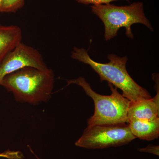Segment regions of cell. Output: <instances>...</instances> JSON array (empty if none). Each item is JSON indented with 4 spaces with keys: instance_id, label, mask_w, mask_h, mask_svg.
Listing matches in <instances>:
<instances>
[{
    "instance_id": "4",
    "label": "cell",
    "mask_w": 159,
    "mask_h": 159,
    "mask_svg": "<svg viewBox=\"0 0 159 159\" xmlns=\"http://www.w3.org/2000/svg\"><path fill=\"white\" fill-rule=\"evenodd\" d=\"M92 11L104 24L106 41L116 37L122 28L125 29V35L133 39L131 26L135 24L145 25L151 31L154 29L145 16L142 2H135L125 6H117L110 3L91 6Z\"/></svg>"
},
{
    "instance_id": "5",
    "label": "cell",
    "mask_w": 159,
    "mask_h": 159,
    "mask_svg": "<svg viewBox=\"0 0 159 159\" xmlns=\"http://www.w3.org/2000/svg\"><path fill=\"white\" fill-rule=\"evenodd\" d=\"M136 139L127 123L96 125L88 126L75 145L87 149H103L126 145Z\"/></svg>"
},
{
    "instance_id": "9",
    "label": "cell",
    "mask_w": 159,
    "mask_h": 159,
    "mask_svg": "<svg viewBox=\"0 0 159 159\" xmlns=\"http://www.w3.org/2000/svg\"><path fill=\"white\" fill-rule=\"evenodd\" d=\"M127 123L136 139L152 141L159 138V117L152 120L131 119Z\"/></svg>"
},
{
    "instance_id": "8",
    "label": "cell",
    "mask_w": 159,
    "mask_h": 159,
    "mask_svg": "<svg viewBox=\"0 0 159 159\" xmlns=\"http://www.w3.org/2000/svg\"><path fill=\"white\" fill-rule=\"evenodd\" d=\"M22 31L16 25L0 24V65L7 55L21 42Z\"/></svg>"
},
{
    "instance_id": "14",
    "label": "cell",
    "mask_w": 159,
    "mask_h": 159,
    "mask_svg": "<svg viewBox=\"0 0 159 159\" xmlns=\"http://www.w3.org/2000/svg\"><path fill=\"white\" fill-rule=\"evenodd\" d=\"M28 148H29V150L30 151V152H31V153L32 154L34 155V157L36 159H41L35 153V152H34V151L33 150V149H32V148H31V147H30V145H28Z\"/></svg>"
},
{
    "instance_id": "15",
    "label": "cell",
    "mask_w": 159,
    "mask_h": 159,
    "mask_svg": "<svg viewBox=\"0 0 159 159\" xmlns=\"http://www.w3.org/2000/svg\"><path fill=\"white\" fill-rule=\"evenodd\" d=\"M3 1H4V0H0V13L2 12V7Z\"/></svg>"
},
{
    "instance_id": "12",
    "label": "cell",
    "mask_w": 159,
    "mask_h": 159,
    "mask_svg": "<svg viewBox=\"0 0 159 159\" xmlns=\"http://www.w3.org/2000/svg\"><path fill=\"white\" fill-rule=\"evenodd\" d=\"M78 3L84 5H89L93 4V5H101V4H106L110 3L114 1L118 0H76ZM127 2H129L131 0H125Z\"/></svg>"
},
{
    "instance_id": "3",
    "label": "cell",
    "mask_w": 159,
    "mask_h": 159,
    "mask_svg": "<svg viewBox=\"0 0 159 159\" xmlns=\"http://www.w3.org/2000/svg\"><path fill=\"white\" fill-rule=\"evenodd\" d=\"M77 84L81 87L87 95L93 100L95 111L87 121L88 126L127 123V112L130 100L118 92L111 84L108 83L111 92L109 96L97 93L83 77L67 81V85Z\"/></svg>"
},
{
    "instance_id": "1",
    "label": "cell",
    "mask_w": 159,
    "mask_h": 159,
    "mask_svg": "<svg viewBox=\"0 0 159 159\" xmlns=\"http://www.w3.org/2000/svg\"><path fill=\"white\" fill-rule=\"evenodd\" d=\"M54 83L51 69L27 67L6 75L1 85L12 93L17 102L35 106L51 99Z\"/></svg>"
},
{
    "instance_id": "11",
    "label": "cell",
    "mask_w": 159,
    "mask_h": 159,
    "mask_svg": "<svg viewBox=\"0 0 159 159\" xmlns=\"http://www.w3.org/2000/svg\"><path fill=\"white\" fill-rule=\"evenodd\" d=\"M0 158L7 159H24L25 156L20 151H13L9 149L0 153Z\"/></svg>"
},
{
    "instance_id": "2",
    "label": "cell",
    "mask_w": 159,
    "mask_h": 159,
    "mask_svg": "<svg viewBox=\"0 0 159 159\" xmlns=\"http://www.w3.org/2000/svg\"><path fill=\"white\" fill-rule=\"evenodd\" d=\"M74 59L89 65L99 75L101 82L107 81L122 92V95L131 101L152 98L146 89L137 84L130 77L126 70L127 56L120 57L110 54V61L101 63L95 61L90 57L88 50L74 47L71 53Z\"/></svg>"
},
{
    "instance_id": "6",
    "label": "cell",
    "mask_w": 159,
    "mask_h": 159,
    "mask_svg": "<svg viewBox=\"0 0 159 159\" xmlns=\"http://www.w3.org/2000/svg\"><path fill=\"white\" fill-rule=\"evenodd\" d=\"M27 67L41 70L48 68L37 49L21 42L6 56L0 65V85L6 75Z\"/></svg>"
},
{
    "instance_id": "13",
    "label": "cell",
    "mask_w": 159,
    "mask_h": 159,
    "mask_svg": "<svg viewBox=\"0 0 159 159\" xmlns=\"http://www.w3.org/2000/svg\"><path fill=\"white\" fill-rule=\"evenodd\" d=\"M139 152H146L155 155L159 156V145H153L150 144L148 146L143 148H138Z\"/></svg>"
},
{
    "instance_id": "7",
    "label": "cell",
    "mask_w": 159,
    "mask_h": 159,
    "mask_svg": "<svg viewBox=\"0 0 159 159\" xmlns=\"http://www.w3.org/2000/svg\"><path fill=\"white\" fill-rule=\"evenodd\" d=\"M159 115V95L158 94L150 99L129 102L127 112L128 121L133 119L152 120L158 118Z\"/></svg>"
},
{
    "instance_id": "10",
    "label": "cell",
    "mask_w": 159,
    "mask_h": 159,
    "mask_svg": "<svg viewBox=\"0 0 159 159\" xmlns=\"http://www.w3.org/2000/svg\"><path fill=\"white\" fill-rule=\"evenodd\" d=\"M25 5V0H4L2 12H15L21 9Z\"/></svg>"
}]
</instances>
